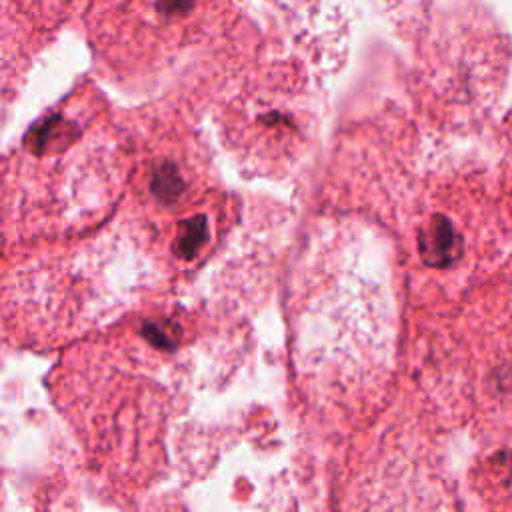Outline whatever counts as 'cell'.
Returning a JSON list of instances; mask_svg holds the SVG:
<instances>
[{"label": "cell", "instance_id": "1", "mask_svg": "<svg viewBox=\"0 0 512 512\" xmlns=\"http://www.w3.org/2000/svg\"><path fill=\"white\" fill-rule=\"evenodd\" d=\"M214 0H94L90 26L102 42L174 44L208 16Z\"/></svg>", "mask_w": 512, "mask_h": 512}, {"label": "cell", "instance_id": "2", "mask_svg": "<svg viewBox=\"0 0 512 512\" xmlns=\"http://www.w3.org/2000/svg\"><path fill=\"white\" fill-rule=\"evenodd\" d=\"M420 254L432 266H448L458 254V236L450 222L434 218L420 234Z\"/></svg>", "mask_w": 512, "mask_h": 512}, {"label": "cell", "instance_id": "3", "mask_svg": "<svg viewBox=\"0 0 512 512\" xmlns=\"http://www.w3.org/2000/svg\"><path fill=\"white\" fill-rule=\"evenodd\" d=\"M22 16L40 22H58L70 16L82 0H12Z\"/></svg>", "mask_w": 512, "mask_h": 512}, {"label": "cell", "instance_id": "4", "mask_svg": "<svg viewBox=\"0 0 512 512\" xmlns=\"http://www.w3.org/2000/svg\"><path fill=\"white\" fill-rule=\"evenodd\" d=\"M208 240V224L204 216H194L186 222H182L178 234H176V244L174 252L180 258H192L200 252L204 242Z\"/></svg>", "mask_w": 512, "mask_h": 512}, {"label": "cell", "instance_id": "5", "mask_svg": "<svg viewBox=\"0 0 512 512\" xmlns=\"http://www.w3.org/2000/svg\"><path fill=\"white\" fill-rule=\"evenodd\" d=\"M150 190L160 202H164V204L174 202L184 192V180H182L178 168L168 162L160 164L152 176Z\"/></svg>", "mask_w": 512, "mask_h": 512}]
</instances>
